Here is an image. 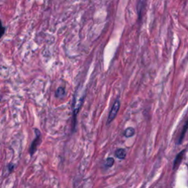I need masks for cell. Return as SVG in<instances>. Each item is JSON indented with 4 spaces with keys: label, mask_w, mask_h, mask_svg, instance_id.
Masks as SVG:
<instances>
[{
    "label": "cell",
    "mask_w": 188,
    "mask_h": 188,
    "mask_svg": "<svg viewBox=\"0 0 188 188\" xmlns=\"http://www.w3.org/2000/svg\"><path fill=\"white\" fill-rule=\"evenodd\" d=\"M35 133L36 135V138L34 139V140L32 143L30 148H29V153L31 155H33L34 153L36 151L37 146H39L41 142V133L37 129H35Z\"/></svg>",
    "instance_id": "obj_1"
},
{
    "label": "cell",
    "mask_w": 188,
    "mask_h": 188,
    "mask_svg": "<svg viewBox=\"0 0 188 188\" xmlns=\"http://www.w3.org/2000/svg\"><path fill=\"white\" fill-rule=\"evenodd\" d=\"M114 164V159L112 157H108V159H107L106 161V167H108V168H110V167L112 166V165Z\"/></svg>",
    "instance_id": "obj_9"
},
{
    "label": "cell",
    "mask_w": 188,
    "mask_h": 188,
    "mask_svg": "<svg viewBox=\"0 0 188 188\" xmlns=\"http://www.w3.org/2000/svg\"><path fill=\"white\" fill-rule=\"evenodd\" d=\"M119 109H120V101L118 100V99H117V100L115 101L113 105H112V108H111L110 115H109L108 120V124L111 123V122H112L115 119L116 116H117Z\"/></svg>",
    "instance_id": "obj_2"
},
{
    "label": "cell",
    "mask_w": 188,
    "mask_h": 188,
    "mask_svg": "<svg viewBox=\"0 0 188 188\" xmlns=\"http://www.w3.org/2000/svg\"><path fill=\"white\" fill-rule=\"evenodd\" d=\"M5 28L3 27L2 24L1 20H0V38L2 37L4 33H5Z\"/></svg>",
    "instance_id": "obj_10"
},
{
    "label": "cell",
    "mask_w": 188,
    "mask_h": 188,
    "mask_svg": "<svg viewBox=\"0 0 188 188\" xmlns=\"http://www.w3.org/2000/svg\"><path fill=\"white\" fill-rule=\"evenodd\" d=\"M65 89H64V88L60 87L59 88H57V90L56 91L55 96L57 98L62 99V98H63L64 96H65Z\"/></svg>",
    "instance_id": "obj_7"
},
{
    "label": "cell",
    "mask_w": 188,
    "mask_h": 188,
    "mask_svg": "<svg viewBox=\"0 0 188 188\" xmlns=\"http://www.w3.org/2000/svg\"><path fill=\"white\" fill-rule=\"evenodd\" d=\"M14 164H9L8 165H7V173H5V174H4V176H7V175L8 174H10L11 172L13 171V170H14Z\"/></svg>",
    "instance_id": "obj_8"
},
{
    "label": "cell",
    "mask_w": 188,
    "mask_h": 188,
    "mask_svg": "<svg viewBox=\"0 0 188 188\" xmlns=\"http://www.w3.org/2000/svg\"><path fill=\"white\" fill-rule=\"evenodd\" d=\"M187 121H186L185 125H184V127H183V129H182V133L180 134L179 138H178V144L182 143V140H183L184 138H185V135L186 131H187Z\"/></svg>",
    "instance_id": "obj_6"
},
{
    "label": "cell",
    "mask_w": 188,
    "mask_h": 188,
    "mask_svg": "<svg viewBox=\"0 0 188 188\" xmlns=\"http://www.w3.org/2000/svg\"><path fill=\"white\" fill-rule=\"evenodd\" d=\"M115 155H116V157H118V159H123L126 157L127 153H126V151L123 149V148H118V149H117L116 151Z\"/></svg>",
    "instance_id": "obj_4"
},
{
    "label": "cell",
    "mask_w": 188,
    "mask_h": 188,
    "mask_svg": "<svg viewBox=\"0 0 188 188\" xmlns=\"http://www.w3.org/2000/svg\"><path fill=\"white\" fill-rule=\"evenodd\" d=\"M185 150H183V151L180 152L178 155L176 156V159H175L174 161V168H176V167H177L178 165L181 163V162L182 160V158H183V156L184 155H185Z\"/></svg>",
    "instance_id": "obj_3"
},
{
    "label": "cell",
    "mask_w": 188,
    "mask_h": 188,
    "mask_svg": "<svg viewBox=\"0 0 188 188\" xmlns=\"http://www.w3.org/2000/svg\"><path fill=\"white\" fill-rule=\"evenodd\" d=\"M135 133V129L133 127H129L127 128V129H125L124 131V136L126 137V138H131V137L134 136Z\"/></svg>",
    "instance_id": "obj_5"
}]
</instances>
